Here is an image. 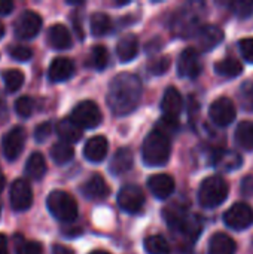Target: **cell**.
I'll use <instances>...</instances> for the list:
<instances>
[{"instance_id": "1", "label": "cell", "mask_w": 253, "mask_h": 254, "mask_svg": "<svg viewBox=\"0 0 253 254\" xmlns=\"http://www.w3.org/2000/svg\"><path fill=\"white\" fill-rule=\"evenodd\" d=\"M142 80L131 73H121L115 76L109 85L107 104L118 116L130 115L136 110L142 98Z\"/></svg>"}, {"instance_id": "2", "label": "cell", "mask_w": 253, "mask_h": 254, "mask_svg": "<svg viewBox=\"0 0 253 254\" xmlns=\"http://www.w3.org/2000/svg\"><path fill=\"white\" fill-rule=\"evenodd\" d=\"M170 155H171L170 138L157 129L149 132L142 146L143 162L149 167H163L169 162Z\"/></svg>"}, {"instance_id": "3", "label": "cell", "mask_w": 253, "mask_h": 254, "mask_svg": "<svg viewBox=\"0 0 253 254\" xmlns=\"http://www.w3.org/2000/svg\"><path fill=\"white\" fill-rule=\"evenodd\" d=\"M228 183L219 177L212 176L203 180L198 189V202L204 208H216L219 207L228 196Z\"/></svg>"}, {"instance_id": "4", "label": "cell", "mask_w": 253, "mask_h": 254, "mask_svg": "<svg viewBox=\"0 0 253 254\" xmlns=\"http://www.w3.org/2000/svg\"><path fill=\"white\" fill-rule=\"evenodd\" d=\"M48 210L60 222H73L78 217V204L72 195L64 190H54L46 199Z\"/></svg>"}, {"instance_id": "5", "label": "cell", "mask_w": 253, "mask_h": 254, "mask_svg": "<svg viewBox=\"0 0 253 254\" xmlns=\"http://www.w3.org/2000/svg\"><path fill=\"white\" fill-rule=\"evenodd\" d=\"M201 10H198V4H188L185 9L179 10L176 19L173 21V30L182 37L195 36L201 28Z\"/></svg>"}, {"instance_id": "6", "label": "cell", "mask_w": 253, "mask_h": 254, "mask_svg": "<svg viewBox=\"0 0 253 254\" xmlns=\"http://www.w3.org/2000/svg\"><path fill=\"white\" fill-rule=\"evenodd\" d=\"M101 110L100 107L94 103V101H81L79 104H76V107L72 112L70 119L82 129H91V128H97L101 124Z\"/></svg>"}, {"instance_id": "7", "label": "cell", "mask_w": 253, "mask_h": 254, "mask_svg": "<svg viewBox=\"0 0 253 254\" xmlns=\"http://www.w3.org/2000/svg\"><path fill=\"white\" fill-rule=\"evenodd\" d=\"M224 222L228 228L234 231H245L253 225V210L246 202L234 204L225 214Z\"/></svg>"}, {"instance_id": "8", "label": "cell", "mask_w": 253, "mask_h": 254, "mask_svg": "<svg viewBox=\"0 0 253 254\" xmlns=\"http://www.w3.org/2000/svg\"><path fill=\"white\" fill-rule=\"evenodd\" d=\"M118 205L130 214L139 213L145 205V193L142 188L137 185H125L121 188L118 193Z\"/></svg>"}, {"instance_id": "9", "label": "cell", "mask_w": 253, "mask_h": 254, "mask_svg": "<svg viewBox=\"0 0 253 254\" xmlns=\"http://www.w3.org/2000/svg\"><path fill=\"white\" fill-rule=\"evenodd\" d=\"M236 115H237L236 106L227 97H221L215 100L209 109V116L218 127H228L236 119Z\"/></svg>"}, {"instance_id": "10", "label": "cell", "mask_w": 253, "mask_h": 254, "mask_svg": "<svg viewBox=\"0 0 253 254\" xmlns=\"http://www.w3.org/2000/svg\"><path fill=\"white\" fill-rule=\"evenodd\" d=\"M203 70V64L200 60L198 52L194 48H186L177 61V73L180 77H186V79H195L201 74Z\"/></svg>"}, {"instance_id": "11", "label": "cell", "mask_w": 253, "mask_h": 254, "mask_svg": "<svg viewBox=\"0 0 253 254\" xmlns=\"http://www.w3.org/2000/svg\"><path fill=\"white\" fill-rule=\"evenodd\" d=\"M42 28V18L33 10H24L15 21V34L21 39H33Z\"/></svg>"}, {"instance_id": "12", "label": "cell", "mask_w": 253, "mask_h": 254, "mask_svg": "<svg viewBox=\"0 0 253 254\" xmlns=\"http://www.w3.org/2000/svg\"><path fill=\"white\" fill-rule=\"evenodd\" d=\"M9 198H10V205L15 211L28 210L33 202V193H31V188L28 182L24 179L15 180L10 186Z\"/></svg>"}, {"instance_id": "13", "label": "cell", "mask_w": 253, "mask_h": 254, "mask_svg": "<svg viewBox=\"0 0 253 254\" xmlns=\"http://www.w3.org/2000/svg\"><path fill=\"white\" fill-rule=\"evenodd\" d=\"M25 144V131L22 127L12 128L3 138V153L7 161H15Z\"/></svg>"}, {"instance_id": "14", "label": "cell", "mask_w": 253, "mask_h": 254, "mask_svg": "<svg viewBox=\"0 0 253 254\" xmlns=\"http://www.w3.org/2000/svg\"><path fill=\"white\" fill-rule=\"evenodd\" d=\"M197 46L203 52L215 49L224 40V31L218 25H203L195 34Z\"/></svg>"}, {"instance_id": "15", "label": "cell", "mask_w": 253, "mask_h": 254, "mask_svg": "<svg viewBox=\"0 0 253 254\" xmlns=\"http://www.w3.org/2000/svg\"><path fill=\"white\" fill-rule=\"evenodd\" d=\"M75 74V64L72 60L66 57H57L49 65L48 77L51 82L58 83V82H66Z\"/></svg>"}, {"instance_id": "16", "label": "cell", "mask_w": 253, "mask_h": 254, "mask_svg": "<svg viewBox=\"0 0 253 254\" xmlns=\"http://www.w3.org/2000/svg\"><path fill=\"white\" fill-rule=\"evenodd\" d=\"M174 180L169 174L152 176L148 182V188L158 199H167L174 192Z\"/></svg>"}, {"instance_id": "17", "label": "cell", "mask_w": 253, "mask_h": 254, "mask_svg": "<svg viewBox=\"0 0 253 254\" xmlns=\"http://www.w3.org/2000/svg\"><path fill=\"white\" fill-rule=\"evenodd\" d=\"M107 149H109L107 140L103 135H97V137H92L86 141V144L84 147V156L89 162L97 164L106 158Z\"/></svg>"}, {"instance_id": "18", "label": "cell", "mask_w": 253, "mask_h": 254, "mask_svg": "<svg viewBox=\"0 0 253 254\" xmlns=\"http://www.w3.org/2000/svg\"><path fill=\"white\" fill-rule=\"evenodd\" d=\"M182 107H183V100H182L180 92L173 86L167 88L161 101V109L164 112V116L177 119L179 113L182 112Z\"/></svg>"}, {"instance_id": "19", "label": "cell", "mask_w": 253, "mask_h": 254, "mask_svg": "<svg viewBox=\"0 0 253 254\" xmlns=\"http://www.w3.org/2000/svg\"><path fill=\"white\" fill-rule=\"evenodd\" d=\"M212 164L218 170L234 171V170H239L242 167L243 158L237 152H234V150H218L213 155Z\"/></svg>"}, {"instance_id": "20", "label": "cell", "mask_w": 253, "mask_h": 254, "mask_svg": "<svg viewBox=\"0 0 253 254\" xmlns=\"http://www.w3.org/2000/svg\"><path fill=\"white\" fill-rule=\"evenodd\" d=\"M110 189L107 186V183L104 182V179L101 176H91V179L82 186V193L84 196H86L88 199L92 201H98V199H104L109 195Z\"/></svg>"}, {"instance_id": "21", "label": "cell", "mask_w": 253, "mask_h": 254, "mask_svg": "<svg viewBox=\"0 0 253 254\" xmlns=\"http://www.w3.org/2000/svg\"><path fill=\"white\" fill-rule=\"evenodd\" d=\"M133 164H134L133 152L128 147H121L113 155L109 168H110V173L113 176H121V174L128 173L133 168Z\"/></svg>"}, {"instance_id": "22", "label": "cell", "mask_w": 253, "mask_h": 254, "mask_svg": "<svg viewBox=\"0 0 253 254\" xmlns=\"http://www.w3.org/2000/svg\"><path fill=\"white\" fill-rule=\"evenodd\" d=\"M48 43L54 49H69L72 46V36L70 31L61 25V24H54L48 30Z\"/></svg>"}, {"instance_id": "23", "label": "cell", "mask_w": 253, "mask_h": 254, "mask_svg": "<svg viewBox=\"0 0 253 254\" xmlns=\"http://www.w3.org/2000/svg\"><path fill=\"white\" fill-rule=\"evenodd\" d=\"M237 244L227 234L218 232L210 238L209 243V254H236Z\"/></svg>"}, {"instance_id": "24", "label": "cell", "mask_w": 253, "mask_h": 254, "mask_svg": "<svg viewBox=\"0 0 253 254\" xmlns=\"http://www.w3.org/2000/svg\"><path fill=\"white\" fill-rule=\"evenodd\" d=\"M139 52V40L134 34L124 36L116 45V54L122 63L131 61Z\"/></svg>"}, {"instance_id": "25", "label": "cell", "mask_w": 253, "mask_h": 254, "mask_svg": "<svg viewBox=\"0 0 253 254\" xmlns=\"http://www.w3.org/2000/svg\"><path fill=\"white\" fill-rule=\"evenodd\" d=\"M57 134L67 144L78 143L82 138V129L70 118L69 119H61L57 124Z\"/></svg>"}, {"instance_id": "26", "label": "cell", "mask_w": 253, "mask_h": 254, "mask_svg": "<svg viewBox=\"0 0 253 254\" xmlns=\"http://www.w3.org/2000/svg\"><path fill=\"white\" fill-rule=\"evenodd\" d=\"M46 173V162L42 153L34 152L28 156L25 164V174L33 180H40Z\"/></svg>"}, {"instance_id": "27", "label": "cell", "mask_w": 253, "mask_h": 254, "mask_svg": "<svg viewBox=\"0 0 253 254\" xmlns=\"http://www.w3.org/2000/svg\"><path fill=\"white\" fill-rule=\"evenodd\" d=\"M215 71H216V74H219L225 79H233V77H237L242 74L243 65L236 58H225L215 64Z\"/></svg>"}, {"instance_id": "28", "label": "cell", "mask_w": 253, "mask_h": 254, "mask_svg": "<svg viewBox=\"0 0 253 254\" xmlns=\"http://www.w3.org/2000/svg\"><path fill=\"white\" fill-rule=\"evenodd\" d=\"M236 141L245 150H253V122L243 121L236 129Z\"/></svg>"}, {"instance_id": "29", "label": "cell", "mask_w": 253, "mask_h": 254, "mask_svg": "<svg viewBox=\"0 0 253 254\" xmlns=\"http://www.w3.org/2000/svg\"><path fill=\"white\" fill-rule=\"evenodd\" d=\"M73 156H75V150H73L72 144L60 141L51 147V158L58 165H64V164L70 162L73 159Z\"/></svg>"}, {"instance_id": "30", "label": "cell", "mask_w": 253, "mask_h": 254, "mask_svg": "<svg viewBox=\"0 0 253 254\" xmlns=\"http://www.w3.org/2000/svg\"><path fill=\"white\" fill-rule=\"evenodd\" d=\"M89 27H91V33L97 37H101L104 36L106 33L110 31L112 28V21L110 18L103 13V12H97L91 16V21H89Z\"/></svg>"}, {"instance_id": "31", "label": "cell", "mask_w": 253, "mask_h": 254, "mask_svg": "<svg viewBox=\"0 0 253 254\" xmlns=\"http://www.w3.org/2000/svg\"><path fill=\"white\" fill-rule=\"evenodd\" d=\"M224 4L240 19H246L253 15L252 0H233V1L224 3Z\"/></svg>"}, {"instance_id": "32", "label": "cell", "mask_w": 253, "mask_h": 254, "mask_svg": "<svg viewBox=\"0 0 253 254\" xmlns=\"http://www.w3.org/2000/svg\"><path fill=\"white\" fill-rule=\"evenodd\" d=\"M145 250L149 254H169L170 246L161 235H152L145 240Z\"/></svg>"}, {"instance_id": "33", "label": "cell", "mask_w": 253, "mask_h": 254, "mask_svg": "<svg viewBox=\"0 0 253 254\" xmlns=\"http://www.w3.org/2000/svg\"><path fill=\"white\" fill-rule=\"evenodd\" d=\"M3 82L7 92L18 91L24 83V74L16 68H9L3 73Z\"/></svg>"}, {"instance_id": "34", "label": "cell", "mask_w": 253, "mask_h": 254, "mask_svg": "<svg viewBox=\"0 0 253 254\" xmlns=\"http://www.w3.org/2000/svg\"><path fill=\"white\" fill-rule=\"evenodd\" d=\"M107 63H109V55H107L106 48L101 46V45L94 46L92 51H91L89 64H91L94 68H97V70H103V68H106Z\"/></svg>"}, {"instance_id": "35", "label": "cell", "mask_w": 253, "mask_h": 254, "mask_svg": "<svg viewBox=\"0 0 253 254\" xmlns=\"http://www.w3.org/2000/svg\"><path fill=\"white\" fill-rule=\"evenodd\" d=\"M170 64H171L170 57H167V55L158 57V58L152 60V61L148 64V70H149V73L154 74V76H161V74H164V73L170 68Z\"/></svg>"}, {"instance_id": "36", "label": "cell", "mask_w": 253, "mask_h": 254, "mask_svg": "<svg viewBox=\"0 0 253 254\" xmlns=\"http://www.w3.org/2000/svg\"><path fill=\"white\" fill-rule=\"evenodd\" d=\"M240 101L245 110L253 112V82H245L240 88Z\"/></svg>"}, {"instance_id": "37", "label": "cell", "mask_w": 253, "mask_h": 254, "mask_svg": "<svg viewBox=\"0 0 253 254\" xmlns=\"http://www.w3.org/2000/svg\"><path fill=\"white\" fill-rule=\"evenodd\" d=\"M7 54L13 58V60H16V61H28L31 57H33V52H31V49L30 48H27V46H24V45H10L9 48H7Z\"/></svg>"}, {"instance_id": "38", "label": "cell", "mask_w": 253, "mask_h": 254, "mask_svg": "<svg viewBox=\"0 0 253 254\" xmlns=\"http://www.w3.org/2000/svg\"><path fill=\"white\" fill-rule=\"evenodd\" d=\"M34 109V101L30 97H21L15 103V112L21 118H28L33 113Z\"/></svg>"}, {"instance_id": "39", "label": "cell", "mask_w": 253, "mask_h": 254, "mask_svg": "<svg viewBox=\"0 0 253 254\" xmlns=\"http://www.w3.org/2000/svg\"><path fill=\"white\" fill-rule=\"evenodd\" d=\"M16 254H42V246L39 243L19 240V237H18Z\"/></svg>"}, {"instance_id": "40", "label": "cell", "mask_w": 253, "mask_h": 254, "mask_svg": "<svg viewBox=\"0 0 253 254\" xmlns=\"http://www.w3.org/2000/svg\"><path fill=\"white\" fill-rule=\"evenodd\" d=\"M179 128V124H177V119L176 118H169V116H164L158 125H157V131L166 134L169 137V132H176Z\"/></svg>"}, {"instance_id": "41", "label": "cell", "mask_w": 253, "mask_h": 254, "mask_svg": "<svg viewBox=\"0 0 253 254\" xmlns=\"http://www.w3.org/2000/svg\"><path fill=\"white\" fill-rule=\"evenodd\" d=\"M51 132H52V125L49 122H43V124H40V125L36 127V129H34V138H36L37 143H43V141H46L49 138Z\"/></svg>"}, {"instance_id": "42", "label": "cell", "mask_w": 253, "mask_h": 254, "mask_svg": "<svg viewBox=\"0 0 253 254\" xmlns=\"http://www.w3.org/2000/svg\"><path fill=\"white\" fill-rule=\"evenodd\" d=\"M240 52L243 55V58L253 64V37H248V39H242L239 43Z\"/></svg>"}, {"instance_id": "43", "label": "cell", "mask_w": 253, "mask_h": 254, "mask_svg": "<svg viewBox=\"0 0 253 254\" xmlns=\"http://www.w3.org/2000/svg\"><path fill=\"white\" fill-rule=\"evenodd\" d=\"M242 193L253 196V176H248L242 180Z\"/></svg>"}, {"instance_id": "44", "label": "cell", "mask_w": 253, "mask_h": 254, "mask_svg": "<svg viewBox=\"0 0 253 254\" xmlns=\"http://www.w3.org/2000/svg\"><path fill=\"white\" fill-rule=\"evenodd\" d=\"M13 9V3L9 0H0V15H7Z\"/></svg>"}, {"instance_id": "45", "label": "cell", "mask_w": 253, "mask_h": 254, "mask_svg": "<svg viewBox=\"0 0 253 254\" xmlns=\"http://www.w3.org/2000/svg\"><path fill=\"white\" fill-rule=\"evenodd\" d=\"M52 254H75V252L66 246L55 244V246H52Z\"/></svg>"}, {"instance_id": "46", "label": "cell", "mask_w": 253, "mask_h": 254, "mask_svg": "<svg viewBox=\"0 0 253 254\" xmlns=\"http://www.w3.org/2000/svg\"><path fill=\"white\" fill-rule=\"evenodd\" d=\"M0 254H9L7 250V240L3 234H0Z\"/></svg>"}, {"instance_id": "47", "label": "cell", "mask_w": 253, "mask_h": 254, "mask_svg": "<svg viewBox=\"0 0 253 254\" xmlns=\"http://www.w3.org/2000/svg\"><path fill=\"white\" fill-rule=\"evenodd\" d=\"M3 189H4V177H3V174L0 173V193H1Z\"/></svg>"}, {"instance_id": "48", "label": "cell", "mask_w": 253, "mask_h": 254, "mask_svg": "<svg viewBox=\"0 0 253 254\" xmlns=\"http://www.w3.org/2000/svg\"><path fill=\"white\" fill-rule=\"evenodd\" d=\"M3 34H4V25L0 22V37H3Z\"/></svg>"}, {"instance_id": "49", "label": "cell", "mask_w": 253, "mask_h": 254, "mask_svg": "<svg viewBox=\"0 0 253 254\" xmlns=\"http://www.w3.org/2000/svg\"><path fill=\"white\" fill-rule=\"evenodd\" d=\"M89 254H109V253H106V252H101V250H95V252H92V253H89Z\"/></svg>"}, {"instance_id": "50", "label": "cell", "mask_w": 253, "mask_h": 254, "mask_svg": "<svg viewBox=\"0 0 253 254\" xmlns=\"http://www.w3.org/2000/svg\"><path fill=\"white\" fill-rule=\"evenodd\" d=\"M252 253H253V240H252Z\"/></svg>"}]
</instances>
